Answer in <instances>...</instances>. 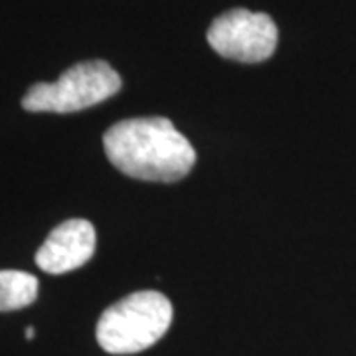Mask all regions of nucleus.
Here are the masks:
<instances>
[{
    "instance_id": "f257e3e1",
    "label": "nucleus",
    "mask_w": 356,
    "mask_h": 356,
    "mask_svg": "<svg viewBox=\"0 0 356 356\" xmlns=\"http://www.w3.org/2000/svg\"><path fill=\"white\" fill-rule=\"evenodd\" d=\"M105 154L123 175L149 182H177L192 170L196 151L172 121L140 117L115 123L103 137Z\"/></svg>"
},
{
    "instance_id": "f03ea898",
    "label": "nucleus",
    "mask_w": 356,
    "mask_h": 356,
    "mask_svg": "<svg viewBox=\"0 0 356 356\" xmlns=\"http://www.w3.org/2000/svg\"><path fill=\"white\" fill-rule=\"evenodd\" d=\"M170 323L172 305L163 293L137 291L105 309L95 337L109 355H135L159 343Z\"/></svg>"
},
{
    "instance_id": "7ed1b4c3",
    "label": "nucleus",
    "mask_w": 356,
    "mask_h": 356,
    "mask_svg": "<svg viewBox=\"0 0 356 356\" xmlns=\"http://www.w3.org/2000/svg\"><path fill=\"white\" fill-rule=\"evenodd\" d=\"M121 76L103 60L72 65L54 83H36L26 91L22 107L32 113H76L113 97Z\"/></svg>"
},
{
    "instance_id": "20e7f679",
    "label": "nucleus",
    "mask_w": 356,
    "mask_h": 356,
    "mask_svg": "<svg viewBox=\"0 0 356 356\" xmlns=\"http://www.w3.org/2000/svg\"><path fill=\"white\" fill-rule=\"evenodd\" d=\"M206 38L222 58L257 64L271 58L277 48V26L264 13L234 8L218 16Z\"/></svg>"
},
{
    "instance_id": "39448f33",
    "label": "nucleus",
    "mask_w": 356,
    "mask_h": 356,
    "mask_svg": "<svg viewBox=\"0 0 356 356\" xmlns=\"http://www.w3.org/2000/svg\"><path fill=\"white\" fill-rule=\"evenodd\" d=\"M95 228L88 220H67L50 232L36 254V266L60 275L88 264L95 252Z\"/></svg>"
},
{
    "instance_id": "423d86ee",
    "label": "nucleus",
    "mask_w": 356,
    "mask_h": 356,
    "mask_svg": "<svg viewBox=\"0 0 356 356\" xmlns=\"http://www.w3.org/2000/svg\"><path fill=\"white\" fill-rule=\"evenodd\" d=\"M38 297V280L18 269H0V311L32 305Z\"/></svg>"
},
{
    "instance_id": "0eeeda50",
    "label": "nucleus",
    "mask_w": 356,
    "mask_h": 356,
    "mask_svg": "<svg viewBox=\"0 0 356 356\" xmlns=\"http://www.w3.org/2000/svg\"><path fill=\"white\" fill-rule=\"evenodd\" d=\"M34 334H36L34 327H28V329H26V339H28V341H32V339H34Z\"/></svg>"
}]
</instances>
